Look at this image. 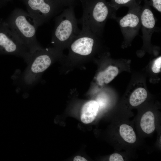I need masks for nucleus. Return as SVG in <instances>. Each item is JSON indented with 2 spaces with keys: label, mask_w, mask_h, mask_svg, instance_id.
I'll list each match as a JSON object with an SVG mask.
<instances>
[{
  "label": "nucleus",
  "mask_w": 161,
  "mask_h": 161,
  "mask_svg": "<svg viewBox=\"0 0 161 161\" xmlns=\"http://www.w3.org/2000/svg\"><path fill=\"white\" fill-rule=\"evenodd\" d=\"M140 126L143 132L148 134L152 133L155 129L153 113L149 111L144 113L140 120Z\"/></svg>",
  "instance_id": "f8f14e48"
},
{
  "label": "nucleus",
  "mask_w": 161,
  "mask_h": 161,
  "mask_svg": "<svg viewBox=\"0 0 161 161\" xmlns=\"http://www.w3.org/2000/svg\"><path fill=\"white\" fill-rule=\"evenodd\" d=\"M48 50L44 52H37L34 54V59L31 67V71L35 73H41L46 70L50 65L51 59L48 53Z\"/></svg>",
  "instance_id": "1a4fd4ad"
},
{
  "label": "nucleus",
  "mask_w": 161,
  "mask_h": 161,
  "mask_svg": "<svg viewBox=\"0 0 161 161\" xmlns=\"http://www.w3.org/2000/svg\"><path fill=\"white\" fill-rule=\"evenodd\" d=\"M6 23L25 46L29 47L32 51L38 49L36 32L38 27L28 13L21 9L16 8Z\"/></svg>",
  "instance_id": "f257e3e1"
},
{
  "label": "nucleus",
  "mask_w": 161,
  "mask_h": 161,
  "mask_svg": "<svg viewBox=\"0 0 161 161\" xmlns=\"http://www.w3.org/2000/svg\"><path fill=\"white\" fill-rule=\"evenodd\" d=\"M141 9L137 5L130 7L127 14L123 17L116 16V20L119 25L124 42L129 43L138 35L141 28Z\"/></svg>",
  "instance_id": "39448f33"
},
{
  "label": "nucleus",
  "mask_w": 161,
  "mask_h": 161,
  "mask_svg": "<svg viewBox=\"0 0 161 161\" xmlns=\"http://www.w3.org/2000/svg\"><path fill=\"white\" fill-rule=\"evenodd\" d=\"M132 0H113L114 6L113 7L116 10L121 6L127 4Z\"/></svg>",
  "instance_id": "dca6fc26"
},
{
  "label": "nucleus",
  "mask_w": 161,
  "mask_h": 161,
  "mask_svg": "<svg viewBox=\"0 0 161 161\" xmlns=\"http://www.w3.org/2000/svg\"><path fill=\"white\" fill-rule=\"evenodd\" d=\"M52 43L55 45H63L71 43L80 33L78 20L72 8L66 10L56 16Z\"/></svg>",
  "instance_id": "7ed1b4c3"
},
{
  "label": "nucleus",
  "mask_w": 161,
  "mask_h": 161,
  "mask_svg": "<svg viewBox=\"0 0 161 161\" xmlns=\"http://www.w3.org/2000/svg\"><path fill=\"white\" fill-rule=\"evenodd\" d=\"M38 27L59 14L61 9L57 0H21Z\"/></svg>",
  "instance_id": "20e7f679"
},
{
  "label": "nucleus",
  "mask_w": 161,
  "mask_h": 161,
  "mask_svg": "<svg viewBox=\"0 0 161 161\" xmlns=\"http://www.w3.org/2000/svg\"><path fill=\"white\" fill-rule=\"evenodd\" d=\"M25 46L10 28L6 23L0 25V49L10 54H22Z\"/></svg>",
  "instance_id": "0eeeda50"
},
{
  "label": "nucleus",
  "mask_w": 161,
  "mask_h": 161,
  "mask_svg": "<svg viewBox=\"0 0 161 161\" xmlns=\"http://www.w3.org/2000/svg\"><path fill=\"white\" fill-rule=\"evenodd\" d=\"M152 5L157 10L161 13V0H151Z\"/></svg>",
  "instance_id": "a211bd4d"
},
{
  "label": "nucleus",
  "mask_w": 161,
  "mask_h": 161,
  "mask_svg": "<svg viewBox=\"0 0 161 161\" xmlns=\"http://www.w3.org/2000/svg\"><path fill=\"white\" fill-rule=\"evenodd\" d=\"M147 92L144 88L140 87L135 89L129 98V103L133 106H138L146 99Z\"/></svg>",
  "instance_id": "ddd939ff"
},
{
  "label": "nucleus",
  "mask_w": 161,
  "mask_h": 161,
  "mask_svg": "<svg viewBox=\"0 0 161 161\" xmlns=\"http://www.w3.org/2000/svg\"><path fill=\"white\" fill-rule=\"evenodd\" d=\"M119 132L121 137L126 142L130 143L135 142L136 134L131 126L126 124H122L120 126Z\"/></svg>",
  "instance_id": "4468645a"
},
{
  "label": "nucleus",
  "mask_w": 161,
  "mask_h": 161,
  "mask_svg": "<svg viewBox=\"0 0 161 161\" xmlns=\"http://www.w3.org/2000/svg\"></svg>",
  "instance_id": "aec40b11"
},
{
  "label": "nucleus",
  "mask_w": 161,
  "mask_h": 161,
  "mask_svg": "<svg viewBox=\"0 0 161 161\" xmlns=\"http://www.w3.org/2000/svg\"><path fill=\"white\" fill-rule=\"evenodd\" d=\"M99 106L97 101H89L83 106L81 111L80 119L85 124L92 122L96 117L99 109Z\"/></svg>",
  "instance_id": "9d476101"
},
{
  "label": "nucleus",
  "mask_w": 161,
  "mask_h": 161,
  "mask_svg": "<svg viewBox=\"0 0 161 161\" xmlns=\"http://www.w3.org/2000/svg\"><path fill=\"white\" fill-rule=\"evenodd\" d=\"M74 161H87L84 158L79 156H76L73 159Z\"/></svg>",
  "instance_id": "6ab92c4d"
},
{
  "label": "nucleus",
  "mask_w": 161,
  "mask_h": 161,
  "mask_svg": "<svg viewBox=\"0 0 161 161\" xmlns=\"http://www.w3.org/2000/svg\"><path fill=\"white\" fill-rule=\"evenodd\" d=\"M140 21L142 38L145 43H148L155 31L156 21L152 10L147 5L141 9Z\"/></svg>",
  "instance_id": "6e6552de"
},
{
  "label": "nucleus",
  "mask_w": 161,
  "mask_h": 161,
  "mask_svg": "<svg viewBox=\"0 0 161 161\" xmlns=\"http://www.w3.org/2000/svg\"><path fill=\"white\" fill-rule=\"evenodd\" d=\"M119 70L117 67L110 66L104 71L100 72L97 75V80L100 86L111 82L117 75Z\"/></svg>",
  "instance_id": "9b49d317"
},
{
  "label": "nucleus",
  "mask_w": 161,
  "mask_h": 161,
  "mask_svg": "<svg viewBox=\"0 0 161 161\" xmlns=\"http://www.w3.org/2000/svg\"><path fill=\"white\" fill-rule=\"evenodd\" d=\"M110 161H123L122 156L118 153H114L111 154L109 158Z\"/></svg>",
  "instance_id": "f3484780"
},
{
  "label": "nucleus",
  "mask_w": 161,
  "mask_h": 161,
  "mask_svg": "<svg viewBox=\"0 0 161 161\" xmlns=\"http://www.w3.org/2000/svg\"><path fill=\"white\" fill-rule=\"evenodd\" d=\"M153 72L157 73L161 71V57L160 56L154 61L152 67Z\"/></svg>",
  "instance_id": "2eb2a0df"
},
{
  "label": "nucleus",
  "mask_w": 161,
  "mask_h": 161,
  "mask_svg": "<svg viewBox=\"0 0 161 161\" xmlns=\"http://www.w3.org/2000/svg\"><path fill=\"white\" fill-rule=\"evenodd\" d=\"M82 26L80 33L70 43V48L75 54L86 56L91 54L95 46L101 37L92 32L87 26Z\"/></svg>",
  "instance_id": "423d86ee"
},
{
  "label": "nucleus",
  "mask_w": 161,
  "mask_h": 161,
  "mask_svg": "<svg viewBox=\"0 0 161 161\" xmlns=\"http://www.w3.org/2000/svg\"><path fill=\"white\" fill-rule=\"evenodd\" d=\"M116 11L105 2L99 1L84 8L78 23L87 26L92 32L102 38L106 22L108 19H114L116 16Z\"/></svg>",
  "instance_id": "f03ea898"
}]
</instances>
